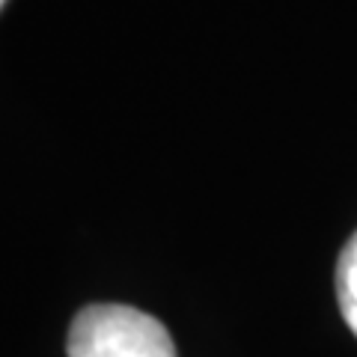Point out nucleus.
I'll use <instances>...</instances> for the list:
<instances>
[{"label": "nucleus", "instance_id": "nucleus-2", "mask_svg": "<svg viewBox=\"0 0 357 357\" xmlns=\"http://www.w3.org/2000/svg\"><path fill=\"white\" fill-rule=\"evenodd\" d=\"M337 301L345 325L357 337V232L342 248L337 262Z\"/></svg>", "mask_w": 357, "mask_h": 357}, {"label": "nucleus", "instance_id": "nucleus-3", "mask_svg": "<svg viewBox=\"0 0 357 357\" xmlns=\"http://www.w3.org/2000/svg\"><path fill=\"white\" fill-rule=\"evenodd\" d=\"M3 3H6V0H0V6H3Z\"/></svg>", "mask_w": 357, "mask_h": 357}, {"label": "nucleus", "instance_id": "nucleus-1", "mask_svg": "<svg viewBox=\"0 0 357 357\" xmlns=\"http://www.w3.org/2000/svg\"><path fill=\"white\" fill-rule=\"evenodd\" d=\"M69 357H176L170 333L155 316L126 304H93L75 316Z\"/></svg>", "mask_w": 357, "mask_h": 357}]
</instances>
